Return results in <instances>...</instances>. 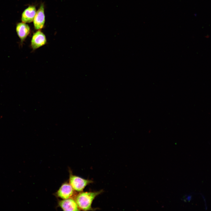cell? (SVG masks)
<instances>
[{
	"instance_id": "4",
	"label": "cell",
	"mask_w": 211,
	"mask_h": 211,
	"mask_svg": "<svg viewBox=\"0 0 211 211\" xmlns=\"http://www.w3.org/2000/svg\"><path fill=\"white\" fill-rule=\"evenodd\" d=\"M47 40L45 34L40 30L35 33L31 40L30 46L33 50H35L45 45Z\"/></svg>"
},
{
	"instance_id": "6",
	"label": "cell",
	"mask_w": 211,
	"mask_h": 211,
	"mask_svg": "<svg viewBox=\"0 0 211 211\" xmlns=\"http://www.w3.org/2000/svg\"><path fill=\"white\" fill-rule=\"evenodd\" d=\"M58 206L64 211L81 210L73 198L58 200Z\"/></svg>"
},
{
	"instance_id": "9",
	"label": "cell",
	"mask_w": 211,
	"mask_h": 211,
	"mask_svg": "<svg viewBox=\"0 0 211 211\" xmlns=\"http://www.w3.org/2000/svg\"><path fill=\"white\" fill-rule=\"evenodd\" d=\"M191 197L192 196L191 195H189L187 197L186 199L188 201H190L191 199Z\"/></svg>"
},
{
	"instance_id": "2",
	"label": "cell",
	"mask_w": 211,
	"mask_h": 211,
	"mask_svg": "<svg viewBox=\"0 0 211 211\" xmlns=\"http://www.w3.org/2000/svg\"><path fill=\"white\" fill-rule=\"evenodd\" d=\"M69 183L76 191H82L85 187L93 182L90 180L86 179L73 175L71 170H69Z\"/></svg>"
},
{
	"instance_id": "5",
	"label": "cell",
	"mask_w": 211,
	"mask_h": 211,
	"mask_svg": "<svg viewBox=\"0 0 211 211\" xmlns=\"http://www.w3.org/2000/svg\"><path fill=\"white\" fill-rule=\"evenodd\" d=\"M33 21L36 30H39L44 27L45 22V16L43 4L40 5L36 11Z\"/></svg>"
},
{
	"instance_id": "1",
	"label": "cell",
	"mask_w": 211,
	"mask_h": 211,
	"mask_svg": "<svg viewBox=\"0 0 211 211\" xmlns=\"http://www.w3.org/2000/svg\"><path fill=\"white\" fill-rule=\"evenodd\" d=\"M103 192V190L93 192H79L74 198L80 210H95L97 209L92 207V204L95 198Z\"/></svg>"
},
{
	"instance_id": "3",
	"label": "cell",
	"mask_w": 211,
	"mask_h": 211,
	"mask_svg": "<svg viewBox=\"0 0 211 211\" xmlns=\"http://www.w3.org/2000/svg\"><path fill=\"white\" fill-rule=\"evenodd\" d=\"M72 188L69 183L65 182L62 183L54 195L62 199L70 198L74 199L78 193Z\"/></svg>"
},
{
	"instance_id": "8",
	"label": "cell",
	"mask_w": 211,
	"mask_h": 211,
	"mask_svg": "<svg viewBox=\"0 0 211 211\" xmlns=\"http://www.w3.org/2000/svg\"><path fill=\"white\" fill-rule=\"evenodd\" d=\"M36 11L35 6H29L22 13L21 18L22 22L25 23L33 22Z\"/></svg>"
},
{
	"instance_id": "7",
	"label": "cell",
	"mask_w": 211,
	"mask_h": 211,
	"mask_svg": "<svg viewBox=\"0 0 211 211\" xmlns=\"http://www.w3.org/2000/svg\"><path fill=\"white\" fill-rule=\"evenodd\" d=\"M16 31L20 40L21 44L22 45L30 33V27L25 23L22 22L19 23L16 25Z\"/></svg>"
}]
</instances>
